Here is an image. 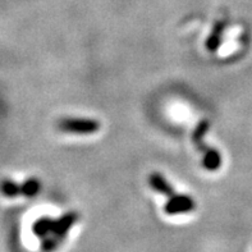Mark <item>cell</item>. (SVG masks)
Returning a JSON list of instances; mask_svg holds the SVG:
<instances>
[{
  "mask_svg": "<svg viewBox=\"0 0 252 252\" xmlns=\"http://www.w3.org/2000/svg\"><path fill=\"white\" fill-rule=\"evenodd\" d=\"M58 128L62 132L74 134H94L100 129V123L93 118H73L65 117L58 121Z\"/></svg>",
  "mask_w": 252,
  "mask_h": 252,
  "instance_id": "6da1fadb",
  "label": "cell"
},
{
  "mask_svg": "<svg viewBox=\"0 0 252 252\" xmlns=\"http://www.w3.org/2000/svg\"><path fill=\"white\" fill-rule=\"evenodd\" d=\"M195 200L189 195L182 193H173L168 197V201L164 205V213L168 215L186 214L195 210Z\"/></svg>",
  "mask_w": 252,
  "mask_h": 252,
  "instance_id": "7a4b0ae2",
  "label": "cell"
},
{
  "mask_svg": "<svg viewBox=\"0 0 252 252\" xmlns=\"http://www.w3.org/2000/svg\"><path fill=\"white\" fill-rule=\"evenodd\" d=\"M78 220V215L76 213H67L63 217L55 220L54 225H53V230H51V236H55L57 238L63 241L69 232V229L74 225V223Z\"/></svg>",
  "mask_w": 252,
  "mask_h": 252,
  "instance_id": "3957f363",
  "label": "cell"
},
{
  "mask_svg": "<svg viewBox=\"0 0 252 252\" xmlns=\"http://www.w3.org/2000/svg\"><path fill=\"white\" fill-rule=\"evenodd\" d=\"M149 185H150V187L154 191L159 192V193L166 196V197H169L173 193H176V192H174V189H173V186L166 181L165 177L161 176V174L158 172L151 173L150 176H149Z\"/></svg>",
  "mask_w": 252,
  "mask_h": 252,
  "instance_id": "277c9868",
  "label": "cell"
},
{
  "mask_svg": "<svg viewBox=\"0 0 252 252\" xmlns=\"http://www.w3.org/2000/svg\"><path fill=\"white\" fill-rule=\"evenodd\" d=\"M209 128H210V123H209V121L204 119V121H201L197 126H196V128L193 129V132H192V141H193V145H195V146L197 147V150L201 151L202 154L209 149L204 141L205 136H206V133H208L209 131Z\"/></svg>",
  "mask_w": 252,
  "mask_h": 252,
  "instance_id": "5b68a950",
  "label": "cell"
},
{
  "mask_svg": "<svg viewBox=\"0 0 252 252\" xmlns=\"http://www.w3.org/2000/svg\"><path fill=\"white\" fill-rule=\"evenodd\" d=\"M221 155L217 149H211L209 147L208 150L205 151L202 155V166L209 172H215L221 166Z\"/></svg>",
  "mask_w": 252,
  "mask_h": 252,
  "instance_id": "8992f818",
  "label": "cell"
},
{
  "mask_svg": "<svg viewBox=\"0 0 252 252\" xmlns=\"http://www.w3.org/2000/svg\"><path fill=\"white\" fill-rule=\"evenodd\" d=\"M53 225H54V219H51L49 217L40 218L33 223V227L32 230L33 233L38 237V238H45L51 234V230H53Z\"/></svg>",
  "mask_w": 252,
  "mask_h": 252,
  "instance_id": "52a82bcc",
  "label": "cell"
},
{
  "mask_svg": "<svg viewBox=\"0 0 252 252\" xmlns=\"http://www.w3.org/2000/svg\"><path fill=\"white\" fill-rule=\"evenodd\" d=\"M224 31V23L219 22L214 26V29L211 31L210 36L206 40V48L210 51H215L221 44V35Z\"/></svg>",
  "mask_w": 252,
  "mask_h": 252,
  "instance_id": "ba28073f",
  "label": "cell"
},
{
  "mask_svg": "<svg viewBox=\"0 0 252 252\" xmlns=\"http://www.w3.org/2000/svg\"><path fill=\"white\" fill-rule=\"evenodd\" d=\"M38 191H40V182L35 178L26 181L21 187V193L26 195L27 197H33L35 195H37Z\"/></svg>",
  "mask_w": 252,
  "mask_h": 252,
  "instance_id": "9c48e42d",
  "label": "cell"
},
{
  "mask_svg": "<svg viewBox=\"0 0 252 252\" xmlns=\"http://www.w3.org/2000/svg\"><path fill=\"white\" fill-rule=\"evenodd\" d=\"M42 245H41V249L42 251L45 252H53L55 251V250L59 247V245L62 243V240H59V238H57L55 236H48L45 237V238H42Z\"/></svg>",
  "mask_w": 252,
  "mask_h": 252,
  "instance_id": "30bf717a",
  "label": "cell"
}]
</instances>
